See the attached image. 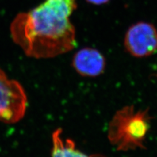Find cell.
Here are the masks:
<instances>
[{
  "instance_id": "7a4b0ae2",
  "label": "cell",
  "mask_w": 157,
  "mask_h": 157,
  "mask_svg": "<svg viewBox=\"0 0 157 157\" xmlns=\"http://www.w3.org/2000/svg\"><path fill=\"white\" fill-rule=\"evenodd\" d=\"M148 111H136L127 106L118 111L110 122L108 137L117 150L144 148L149 128Z\"/></svg>"
},
{
  "instance_id": "5b68a950",
  "label": "cell",
  "mask_w": 157,
  "mask_h": 157,
  "mask_svg": "<svg viewBox=\"0 0 157 157\" xmlns=\"http://www.w3.org/2000/svg\"><path fill=\"white\" fill-rule=\"evenodd\" d=\"M72 64L80 75L93 77L104 72L105 67V59L99 51L93 48L86 47L75 54Z\"/></svg>"
},
{
  "instance_id": "6da1fadb",
  "label": "cell",
  "mask_w": 157,
  "mask_h": 157,
  "mask_svg": "<svg viewBox=\"0 0 157 157\" xmlns=\"http://www.w3.org/2000/svg\"><path fill=\"white\" fill-rule=\"evenodd\" d=\"M69 17L45 1L16 16L11 24L12 39L29 57L48 58L62 55L76 45L75 27Z\"/></svg>"
},
{
  "instance_id": "277c9868",
  "label": "cell",
  "mask_w": 157,
  "mask_h": 157,
  "mask_svg": "<svg viewBox=\"0 0 157 157\" xmlns=\"http://www.w3.org/2000/svg\"><path fill=\"white\" fill-rule=\"evenodd\" d=\"M128 52L136 58L151 56L157 52V30L150 23L139 22L128 29L124 37Z\"/></svg>"
},
{
  "instance_id": "52a82bcc",
  "label": "cell",
  "mask_w": 157,
  "mask_h": 157,
  "mask_svg": "<svg viewBox=\"0 0 157 157\" xmlns=\"http://www.w3.org/2000/svg\"><path fill=\"white\" fill-rule=\"evenodd\" d=\"M86 1L91 4L96 5V6H100V5L106 3L109 0H86Z\"/></svg>"
},
{
  "instance_id": "3957f363",
  "label": "cell",
  "mask_w": 157,
  "mask_h": 157,
  "mask_svg": "<svg viewBox=\"0 0 157 157\" xmlns=\"http://www.w3.org/2000/svg\"><path fill=\"white\" fill-rule=\"evenodd\" d=\"M27 97L23 87L13 79H9L0 69V122L14 124L25 115Z\"/></svg>"
},
{
  "instance_id": "8992f818",
  "label": "cell",
  "mask_w": 157,
  "mask_h": 157,
  "mask_svg": "<svg viewBox=\"0 0 157 157\" xmlns=\"http://www.w3.org/2000/svg\"><path fill=\"white\" fill-rule=\"evenodd\" d=\"M52 157H105L96 154L87 155L77 149L74 141L63 136L62 130L57 129L52 136Z\"/></svg>"
}]
</instances>
